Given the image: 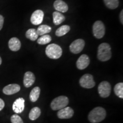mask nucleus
<instances>
[{
    "label": "nucleus",
    "instance_id": "obj_6",
    "mask_svg": "<svg viewBox=\"0 0 123 123\" xmlns=\"http://www.w3.org/2000/svg\"><path fill=\"white\" fill-rule=\"evenodd\" d=\"M79 84L84 88H92L95 86L93 76L90 74H86L83 75L79 80Z\"/></svg>",
    "mask_w": 123,
    "mask_h": 123
},
{
    "label": "nucleus",
    "instance_id": "obj_29",
    "mask_svg": "<svg viewBox=\"0 0 123 123\" xmlns=\"http://www.w3.org/2000/svg\"><path fill=\"white\" fill-rule=\"evenodd\" d=\"M119 17H120V22L121 24H123V10H122L120 13V15H119Z\"/></svg>",
    "mask_w": 123,
    "mask_h": 123
},
{
    "label": "nucleus",
    "instance_id": "obj_21",
    "mask_svg": "<svg viewBox=\"0 0 123 123\" xmlns=\"http://www.w3.org/2000/svg\"><path fill=\"white\" fill-rule=\"evenodd\" d=\"M51 31V27L46 25H42L39 26L37 30L38 35H41V36L50 33Z\"/></svg>",
    "mask_w": 123,
    "mask_h": 123
},
{
    "label": "nucleus",
    "instance_id": "obj_3",
    "mask_svg": "<svg viewBox=\"0 0 123 123\" xmlns=\"http://www.w3.org/2000/svg\"><path fill=\"white\" fill-rule=\"evenodd\" d=\"M46 54L50 59H57L62 55V49L58 44L53 43L49 44L46 48Z\"/></svg>",
    "mask_w": 123,
    "mask_h": 123
},
{
    "label": "nucleus",
    "instance_id": "obj_10",
    "mask_svg": "<svg viewBox=\"0 0 123 123\" xmlns=\"http://www.w3.org/2000/svg\"><path fill=\"white\" fill-rule=\"evenodd\" d=\"M74 114V111L71 107H66L59 110L57 116L61 119H68L71 118Z\"/></svg>",
    "mask_w": 123,
    "mask_h": 123
},
{
    "label": "nucleus",
    "instance_id": "obj_15",
    "mask_svg": "<svg viewBox=\"0 0 123 123\" xmlns=\"http://www.w3.org/2000/svg\"><path fill=\"white\" fill-rule=\"evenodd\" d=\"M54 7L56 11L60 13H66L68 10L67 4L62 0H56L54 2Z\"/></svg>",
    "mask_w": 123,
    "mask_h": 123
},
{
    "label": "nucleus",
    "instance_id": "obj_12",
    "mask_svg": "<svg viewBox=\"0 0 123 123\" xmlns=\"http://www.w3.org/2000/svg\"><path fill=\"white\" fill-rule=\"evenodd\" d=\"M13 110L16 113H21L25 109V100L22 98H19L15 100L13 104Z\"/></svg>",
    "mask_w": 123,
    "mask_h": 123
},
{
    "label": "nucleus",
    "instance_id": "obj_19",
    "mask_svg": "<svg viewBox=\"0 0 123 123\" xmlns=\"http://www.w3.org/2000/svg\"><path fill=\"white\" fill-rule=\"evenodd\" d=\"M41 114V111L39 108L34 107L30 111L29 115V117L31 120H35L38 119Z\"/></svg>",
    "mask_w": 123,
    "mask_h": 123
},
{
    "label": "nucleus",
    "instance_id": "obj_4",
    "mask_svg": "<svg viewBox=\"0 0 123 123\" xmlns=\"http://www.w3.org/2000/svg\"><path fill=\"white\" fill-rule=\"evenodd\" d=\"M69 103L68 98L65 96H59L55 98L51 103V108L54 111L60 110L67 107Z\"/></svg>",
    "mask_w": 123,
    "mask_h": 123
},
{
    "label": "nucleus",
    "instance_id": "obj_9",
    "mask_svg": "<svg viewBox=\"0 0 123 123\" xmlns=\"http://www.w3.org/2000/svg\"><path fill=\"white\" fill-rule=\"evenodd\" d=\"M44 17V13L41 10H37L33 12L31 16L30 21L34 25H39L42 22Z\"/></svg>",
    "mask_w": 123,
    "mask_h": 123
},
{
    "label": "nucleus",
    "instance_id": "obj_28",
    "mask_svg": "<svg viewBox=\"0 0 123 123\" xmlns=\"http://www.w3.org/2000/svg\"><path fill=\"white\" fill-rule=\"evenodd\" d=\"M4 107H5V102L2 99H1V98H0V111L3 110V108H4Z\"/></svg>",
    "mask_w": 123,
    "mask_h": 123
},
{
    "label": "nucleus",
    "instance_id": "obj_16",
    "mask_svg": "<svg viewBox=\"0 0 123 123\" xmlns=\"http://www.w3.org/2000/svg\"><path fill=\"white\" fill-rule=\"evenodd\" d=\"M8 45L10 50L13 51H17L21 49V43L17 38L13 37L9 40Z\"/></svg>",
    "mask_w": 123,
    "mask_h": 123
},
{
    "label": "nucleus",
    "instance_id": "obj_7",
    "mask_svg": "<svg viewBox=\"0 0 123 123\" xmlns=\"http://www.w3.org/2000/svg\"><path fill=\"white\" fill-rule=\"evenodd\" d=\"M98 90L100 96L101 98H108L111 92V86L108 81H103L99 84Z\"/></svg>",
    "mask_w": 123,
    "mask_h": 123
},
{
    "label": "nucleus",
    "instance_id": "obj_1",
    "mask_svg": "<svg viewBox=\"0 0 123 123\" xmlns=\"http://www.w3.org/2000/svg\"><path fill=\"white\" fill-rule=\"evenodd\" d=\"M106 111L103 107H98L93 109L88 116V120L91 123H98L105 119Z\"/></svg>",
    "mask_w": 123,
    "mask_h": 123
},
{
    "label": "nucleus",
    "instance_id": "obj_5",
    "mask_svg": "<svg viewBox=\"0 0 123 123\" xmlns=\"http://www.w3.org/2000/svg\"><path fill=\"white\" fill-rule=\"evenodd\" d=\"M92 33L93 36L97 39H101L105 33V27L103 22L101 21H97L93 25Z\"/></svg>",
    "mask_w": 123,
    "mask_h": 123
},
{
    "label": "nucleus",
    "instance_id": "obj_23",
    "mask_svg": "<svg viewBox=\"0 0 123 123\" xmlns=\"http://www.w3.org/2000/svg\"><path fill=\"white\" fill-rule=\"evenodd\" d=\"M106 7L110 9H115L119 6V0H103Z\"/></svg>",
    "mask_w": 123,
    "mask_h": 123
},
{
    "label": "nucleus",
    "instance_id": "obj_11",
    "mask_svg": "<svg viewBox=\"0 0 123 123\" xmlns=\"http://www.w3.org/2000/svg\"><path fill=\"white\" fill-rule=\"evenodd\" d=\"M90 60L88 56L86 54H83L76 62V67L79 70H84L88 67L90 64Z\"/></svg>",
    "mask_w": 123,
    "mask_h": 123
},
{
    "label": "nucleus",
    "instance_id": "obj_27",
    "mask_svg": "<svg viewBox=\"0 0 123 123\" xmlns=\"http://www.w3.org/2000/svg\"><path fill=\"white\" fill-rule=\"evenodd\" d=\"M4 22V18L2 15H0V30L2 29Z\"/></svg>",
    "mask_w": 123,
    "mask_h": 123
},
{
    "label": "nucleus",
    "instance_id": "obj_25",
    "mask_svg": "<svg viewBox=\"0 0 123 123\" xmlns=\"http://www.w3.org/2000/svg\"><path fill=\"white\" fill-rule=\"evenodd\" d=\"M51 41V37L50 35L45 34L42 35L41 37L39 38L37 40V43L39 44H46L50 43Z\"/></svg>",
    "mask_w": 123,
    "mask_h": 123
},
{
    "label": "nucleus",
    "instance_id": "obj_26",
    "mask_svg": "<svg viewBox=\"0 0 123 123\" xmlns=\"http://www.w3.org/2000/svg\"><path fill=\"white\" fill-rule=\"evenodd\" d=\"M10 120H11L12 123H24V121L21 117L17 114L12 115Z\"/></svg>",
    "mask_w": 123,
    "mask_h": 123
},
{
    "label": "nucleus",
    "instance_id": "obj_14",
    "mask_svg": "<svg viewBox=\"0 0 123 123\" xmlns=\"http://www.w3.org/2000/svg\"><path fill=\"white\" fill-rule=\"evenodd\" d=\"M35 77L34 74L30 71L25 73L24 77V85L26 88H29L34 83Z\"/></svg>",
    "mask_w": 123,
    "mask_h": 123
},
{
    "label": "nucleus",
    "instance_id": "obj_24",
    "mask_svg": "<svg viewBox=\"0 0 123 123\" xmlns=\"http://www.w3.org/2000/svg\"><path fill=\"white\" fill-rule=\"evenodd\" d=\"M114 92L115 95L119 98H123V83H119L116 84L114 87Z\"/></svg>",
    "mask_w": 123,
    "mask_h": 123
},
{
    "label": "nucleus",
    "instance_id": "obj_22",
    "mask_svg": "<svg viewBox=\"0 0 123 123\" xmlns=\"http://www.w3.org/2000/svg\"><path fill=\"white\" fill-rule=\"evenodd\" d=\"M70 30V27L68 25H63L59 27L56 31L55 35L57 37H62L68 33Z\"/></svg>",
    "mask_w": 123,
    "mask_h": 123
},
{
    "label": "nucleus",
    "instance_id": "obj_17",
    "mask_svg": "<svg viewBox=\"0 0 123 123\" xmlns=\"http://www.w3.org/2000/svg\"><path fill=\"white\" fill-rule=\"evenodd\" d=\"M53 22L55 25H59L65 20L64 15L59 12H54L53 14Z\"/></svg>",
    "mask_w": 123,
    "mask_h": 123
},
{
    "label": "nucleus",
    "instance_id": "obj_8",
    "mask_svg": "<svg viewBox=\"0 0 123 123\" xmlns=\"http://www.w3.org/2000/svg\"><path fill=\"white\" fill-rule=\"evenodd\" d=\"M85 42L82 39H78L75 40L70 45V50L73 54H79L83 50Z\"/></svg>",
    "mask_w": 123,
    "mask_h": 123
},
{
    "label": "nucleus",
    "instance_id": "obj_2",
    "mask_svg": "<svg viewBox=\"0 0 123 123\" xmlns=\"http://www.w3.org/2000/svg\"><path fill=\"white\" fill-rule=\"evenodd\" d=\"M98 59L101 62L109 61L112 57L111 47L107 43H103L98 49Z\"/></svg>",
    "mask_w": 123,
    "mask_h": 123
},
{
    "label": "nucleus",
    "instance_id": "obj_18",
    "mask_svg": "<svg viewBox=\"0 0 123 123\" xmlns=\"http://www.w3.org/2000/svg\"><path fill=\"white\" fill-rule=\"evenodd\" d=\"M40 92H41V89L39 87H35L31 90L29 98L30 100L32 102H35L39 99L40 95Z\"/></svg>",
    "mask_w": 123,
    "mask_h": 123
},
{
    "label": "nucleus",
    "instance_id": "obj_30",
    "mask_svg": "<svg viewBox=\"0 0 123 123\" xmlns=\"http://www.w3.org/2000/svg\"><path fill=\"white\" fill-rule=\"evenodd\" d=\"M1 63H2V59H1V56H0V65H1Z\"/></svg>",
    "mask_w": 123,
    "mask_h": 123
},
{
    "label": "nucleus",
    "instance_id": "obj_20",
    "mask_svg": "<svg viewBox=\"0 0 123 123\" xmlns=\"http://www.w3.org/2000/svg\"><path fill=\"white\" fill-rule=\"evenodd\" d=\"M38 35L37 30L35 29H30L26 33V37L31 41H35L38 39Z\"/></svg>",
    "mask_w": 123,
    "mask_h": 123
},
{
    "label": "nucleus",
    "instance_id": "obj_13",
    "mask_svg": "<svg viewBox=\"0 0 123 123\" xmlns=\"http://www.w3.org/2000/svg\"><path fill=\"white\" fill-rule=\"evenodd\" d=\"M21 90V87L17 84H9L3 88L2 91L4 94L11 95L18 92Z\"/></svg>",
    "mask_w": 123,
    "mask_h": 123
}]
</instances>
